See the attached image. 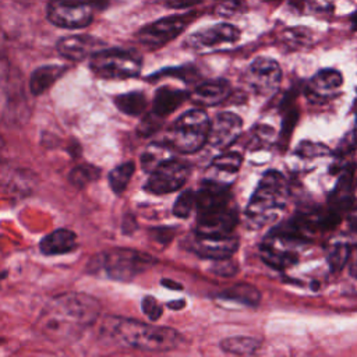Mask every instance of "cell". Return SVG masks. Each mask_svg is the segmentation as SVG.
Segmentation results:
<instances>
[{
	"label": "cell",
	"mask_w": 357,
	"mask_h": 357,
	"mask_svg": "<svg viewBox=\"0 0 357 357\" xmlns=\"http://www.w3.org/2000/svg\"><path fill=\"white\" fill-rule=\"evenodd\" d=\"M190 173L191 167L188 163L174 158H167L149 173L145 190L156 195L170 194L184 185Z\"/></svg>",
	"instance_id": "obj_11"
},
{
	"label": "cell",
	"mask_w": 357,
	"mask_h": 357,
	"mask_svg": "<svg viewBox=\"0 0 357 357\" xmlns=\"http://www.w3.org/2000/svg\"><path fill=\"white\" fill-rule=\"evenodd\" d=\"M66 66L59 64H50V66H42L32 71L29 77V91L32 95H42L46 92L64 73Z\"/></svg>",
	"instance_id": "obj_22"
},
{
	"label": "cell",
	"mask_w": 357,
	"mask_h": 357,
	"mask_svg": "<svg viewBox=\"0 0 357 357\" xmlns=\"http://www.w3.org/2000/svg\"><path fill=\"white\" fill-rule=\"evenodd\" d=\"M141 308L144 314L151 319V321H158L162 315V305L158 303V300L152 296H146L142 298Z\"/></svg>",
	"instance_id": "obj_35"
},
{
	"label": "cell",
	"mask_w": 357,
	"mask_h": 357,
	"mask_svg": "<svg viewBox=\"0 0 357 357\" xmlns=\"http://www.w3.org/2000/svg\"><path fill=\"white\" fill-rule=\"evenodd\" d=\"M194 14H176L156 20L142 26L137 33V40L148 49H159L177 38L192 21Z\"/></svg>",
	"instance_id": "obj_9"
},
{
	"label": "cell",
	"mask_w": 357,
	"mask_h": 357,
	"mask_svg": "<svg viewBox=\"0 0 357 357\" xmlns=\"http://www.w3.org/2000/svg\"><path fill=\"white\" fill-rule=\"evenodd\" d=\"M92 262L95 271H103L105 275L113 280L127 282L148 271L158 259L138 250L112 248L96 255Z\"/></svg>",
	"instance_id": "obj_5"
},
{
	"label": "cell",
	"mask_w": 357,
	"mask_h": 357,
	"mask_svg": "<svg viewBox=\"0 0 357 357\" xmlns=\"http://www.w3.org/2000/svg\"><path fill=\"white\" fill-rule=\"evenodd\" d=\"M4 148H6L4 139L0 137V160H1V158H3V152H4Z\"/></svg>",
	"instance_id": "obj_41"
},
{
	"label": "cell",
	"mask_w": 357,
	"mask_h": 357,
	"mask_svg": "<svg viewBox=\"0 0 357 357\" xmlns=\"http://www.w3.org/2000/svg\"><path fill=\"white\" fill-rule=\"evenodd\" d=\"M209 128L211 121L204 110H188L167 130L165 144L180 153L197 152L208 142Z\"/></svg>",
	"instance_id": "obj_6"
},
{
	"label": "cell",
	"mask_w": 357,
	"mask_h": 357,
	"mask_svg": "<svg viewBox=\"0 0 357 357\" xmlns=\"http://www.w3.org/2000/svg\"><path fill=\"white\" fill-rule=\"evenodd\" d=\"M213 272L218 275H223V276H230L233 273L237 272L236 264H233L230 261V258H223V259H216V264L212 266Z\"/></svg>",
	"instance_id": "obj_36"
},
{
	"label": "cell",
	"mask_w": 357,
	"mask_h": 357,
	"mask_svg": "<svg viewBox=\"0 0 357 357\" xmlns=\"http://www.w3.org/2000/svg\"><path fill=\"white\" fill-rule=\"evenodd\" d=\"M135 170V163L134 162H126L119 166H116L110 173H109V185L116 194H121L127 184L130 183L132 174Z\"/></svg>",
	"instance_id": "obj_27"
},
{
	"label": "cell",
	"mask_w": 357,
	"mask_h": 357,
	"mask_svg": "<svg viewBox=\"0 0 357 357\" xmlns=\"http://www.w3.org/2000/svg\"><path fill=\"white\" fill-rule=\"evenodd\" d=\"M170 156V148L166 144H152L149 145L141 156L142 169L151 173L159 163L166 160Z\"/></svg>",
	"instance_id": "obj_28"
},
{
	"label": "cell",
	"mask_w": 357,
	"mask_h": 357,
	"mask_svg": "<svg viewBox=\"0 0 357 357\" xmlns=\"http://www.w3.org/2000/svg\"><path fill=\"white\" fill-rule=\"evenodd\" d=\"M114 105L116 107L128 114V116H139L145 112L146 109V98L142 92H128V93H123L114 98Z\"/></svg>",
	"instance_id": "obj_23"
},
{
	"label": "cell",
	"mask_w": 357,
	"mask_h": 357,
	"mask_svg": "<svg viewBox=\"0 0 357 357\" xmlns=\"http://www.w3.org/2000/svg\"><path fill=\"white\" fill-rule=\"evenodd\" d=\"M105 47V42L91 35H71L57 40V52L67 60L81 61Z\"/></svg>",
	"instance_id": "obj_16"
},
{
	"label": "cell",
	"mask_w": 357,
	"mask_h": 357,
	"mask_svg": "<svg viewBox=\"0 0 357 357\" xmlns=\"http://www.w3.org/2000/svg\"><path fill=\"white\" fill-rule=\"evenodd\" d=\"M241 162H243V158H241L240 153H237V152H225V153L216 156L212 160V163L209 166V174L206 176L205 180L219 183V184H225V185H230L222 178V176H226V177L234 176L238 172V169L241 166Z\"/></svg>",
	"instance_id": "obj_21"
},
{
	"label": "cell",
	"mask_w": 357,
	"mask_h": 357,
	"mask_svg": "<svg viewBox=\"0 0 357 357\" xmlns=\"http://www.w3.org/2000/svg\"><path fill=\"white\" fill-rule=\"evenodd\" d=\"M351 178L353 174L351 172H347L337 183L332 199H331V209H333L337 213H342L344 209H347V206L351 204V198H353V190H351Z\"/></svg>",
	"instance_id": "obj_24"
},
{
	"label": "cell",
	"mask_w": 357,
	"mask_h": 357,
	"mask_svg": "<svg viewBox=\"0 0 357 357\" xmlns=\"http://www.w3.org/2000/svg\"><path fill=\"white\" fill-rule=\"evenodd\" d=\"M165 4L170 8H190V7H194L199 3H202L204 0H163Z\"/></svg>",
	"instance_id": "obj_37"
},
{
	"label": "cell",
	"mask_w": 357,
	"mask_h": 357,
	"mask_svg": "<svg viewBox=\"0 0 357 357\" xmlns=\"http://www.w3.org/2000/svg\"><path fill=\"white\" fill-rule=\"evenodd\" d=\"M93 8L89 0H49L46 14L56 26L78 29L92 22Z\"/></svg>",
	"instance_id": "obj_10"
},
{
	"label": "cell",
	"mask_w": 357,
	"mask_h": 357,
	"mask_svg": "<svg viewBox=\"0 0 357 357\" xmlns=\"http://www.w3.org/2000/svg\"><path fill=\"white\" fill-rule=\"evenodd\" d=\"M89 67L99 78L124 79L139 75L142 60L134 50L103 47L91 56Z\"/></svg>",
	"instance_id": "obj_7"
},
{
	"label": "cell",
	"mask_w": 357,
	"mask_h": 357,
	"mask_svg": "<svg viewBox=\"0 0 357 357\" xmlns=\"http://www.w3.org/2000/svg\"><path fill=\"white\" fill-rule=\"evenodd\" d=\"M351 25H353V29H357V11L351 15Z\"/></svg>",
	"instance_id": "obj_42"
},
{
	"label": "cell",
	"mask_w": 357,
	"mask_h": 357,
	"mask_svg": "<svg viewBox=\"0 0 357 357\" xmlns=\"http://www.w3.org/2000/svg\"><path fill=\"white\" fill-rule=\"evenodd\" d=\"M187 98H190V93L183 89L170 88V86L159 88L153 96L152 113L163 119L169 116L172 112H174L176 109H178Z\"/></svg>",
	"instance_id": "obj_19"
},
{
	"label": "cell",
	"mask_w": 357,
	"mask_h": 357,
	"mask_svg": "<svg viewBox=\"0 0 357 357\" xmlns=\"http://www.w3.org/2000/svg\"><path fill=\"white\" fill-rule=\"evenodd\" d=\"M100 333L119 347L149 353L170 351L181 343V335L173 328L116 315L106 317Z\"/></svg>",
	"instance_id": "obj_2"
},
{
	"label": "cell",
	"mask_w": 357,
	"mask_h": 357,
	"mask_svg": "<svg viewBox=\"0 0 357 357\" xmlns=\"http://www.w3.org/2000/svg\"><path fill=\"white\" fill-rule=\"evenodd\" d=\"M350 247L346 243H335L328 250V262L332 271H340L350 258Z\"/></svg>",
	"instance_id": "obj_30"
},
{
	"label": "cell",
	"mask_w": 357,
	"mask_h": 357,
	"mask_svg": "<svg viewBox=\"0 0 357 357\" xmlns=\"http://www.w3.org/2000/svg\"><path fill=\"white\" fill-rule=\"evenodd\" d=\"M307 241L283 227H276L261 243L259 255L265 264L275 269H284L297 262Z\"/></svg>",
	"instance_id": "obj_8"
},
{
	"label": "cell",
	"mask_w": 357,
	"mask_h": 357,
	"mask_svg": "<svg viewBox=\"0 0 357 357\" xmlns=\"http://www.w3.org/2000/svg\"><path fill=\"white\" fill-rule=\"evenodd\" d=\"M336 0H291L290 4L297 11H328Z\"/></svg>",
	"instance_id": "obj_33"
},
{
	"label": "cell",
	"mask_w": 357,
	"mask_h": 357,
	"mask_svg": "<svg viewBox=\"0 0 357 357\" xmlns=\"http://www.w3.org/2000/svg\"><path fill=\"white\" fill-rule=\"evenodd\" d=\"M230 91V84L226 79H211L197 85L190 93V99L198 106H215L223 102Z\"/></svg>",
	"instance_id": "obj_18"
},
{
	"label": "cell",
	"mask_w": 357,
	"mask_h": 357,
	"mask_svg": "<svg viewBox=\"0 0 357 357\" xmlns=\"http://www.w3.org/2000/svg\"><path fill=\"white\" fill-rule=\"evenodd\" d=\"M289 185L284 176L271 170L258 183L245 209V219L251 229H261L275 222L286 208Z\"/></svg>",
	"instance_id": "obj_4"
},
{
	"label": "cell",
	"mask_w": 357,
	"mask_h": 357,
	"mask_svg": "<svg viewBox=\"0 0 357 357\" xmlns=\"http://www.w3.org/2000/svg\"><path fill=\"white\" fill-rule=\"evenodd\" d=\"M77 236L68 229H57L45 236L39 243V250L45 255H60L75 250Z\"/></svg>",
	"instance_id": "obj_20"
},
{
	"label": "cell",
	"mask_w": 357,
	"mask_h": 357,
	"mask_svg": "<svg viewBox=\"0 0 357 357\" xmlns=\"http://www.w3.org/2000/svg\"><path fill=\"white\" fill-rule=\"evenodd\" d=\"M21 1H26V0H21Z\"/></svg>",
	"instance_id": "obj_43"
},
{
	"label": "cell",
	"mask_w": 357,
	"mask_h": 357,
	"mask_svg": "<svg viewBox=\"0 0 357 357\" xmlns=\"http://www.w3.org/2000/svg\"><path fill=\"white\" fill-rule=\"evenodd\" d=\"M350 273L357 278V248L353 251V254H350Z\"/></svg>",
	"instance_id": "obj_38"
},
{
	"label": "cell",
	"mask_w": 357,
	"mask_h": 357,
	"mask_svg": "<svg viewBox=\"0 0 357 357\" xmlns=\"http://www.w3.org/2000/svg\"><path fill=\"white\" fill-rule=\"evenodd\" d=\"M100 176V169L93 166V165H79L75 166L71 172H70V183L77 187V188H84L86 187L89 183L98 180V177Z\"/></svg>",
	"instance_id": "obj_29"
},
{
	"label": "cell",
	"mask_w": 357,
	"mask_h": 357,
	"mask_svg": "<svg viewBox=\"0 0 357 357\" xmlns=\"http://www.w3.org/2000/svg\"><path fill=\"white\" fill-rule=\"evenodd\" d=\"M197 229L201 236L233 234L237 225V211L231 201L229 185L204 180L195 192Z\"/></svg>",
	"instance_id": "obj_3"
},
{
	"label": "cell",
	"mask_w": 357,
	"mask_h": 357,
	"mask_svg": "<svg viewBox=\"0 0 357 357\" xmlns=\"http://www.w3.org/2000/svg\"><path fill=\"white\" fill-rule=\"evenodd\" d=\"M187 247L194 254L202 258H211L216 261V259L230 258L238 247V238L234 234L201 236L194 233Z\"/></svg>",
	"instance_id": "obj_14"
},
{
	"label": "cell",
	"mask_w": 357,
	"mask_h": 357,
	"mask_svg": "<svg viewBox=\"0 0 357 357\" xmlns=\"http://www.w3.org/2000/svg\"><path fill=\"white\" fill-rule=\"evenodd\" d=\"M100 315L99 301L85 293L53 297L36 319L38 332L53 343L68 344L93 325Z\"/></svg>",
	"instance_id": "obj_1"
},
{
	"label": "cell",
	"mask_w": 357,
	"mask_h": 357,
	"mask_svg": "<svg viewBox=\"0 0 357 357\" xmlns=\"http://www.w3.org/2000/svg\"><path fill=\"white\" fill-rule=\"evenodd\" d=\"M245 6L244 0H222L216 7V13L223 17H230L243 13L247 8Z\"/></svg>",
	"instance_id": "obj_34"
},
{
	"label": "cell",
	"mask_w": 357,
	"mask_h": 357,
	"mask_svg": "<svg viewBox=\"0 0 357 357\" xmlns=\"http://www.w3.org/2000/svg\"><path fill=\"white\" fill-rule=\"evenodd\" d=\"M219 297L227 298V300H234L247 305H257L259 303V291L254 286L250 284H236L233 287L226 289L223 293L219 294Z\"/></svg>",
	"instance_id": "obj_26"
},
{
	"label": "cell",
	"mask_w": 357,
	"mask_h": 357,
	"mask_svg": "<svg viewBox=\"0 0 357 357\" xmlns=\"http://www.w3.org/2000/svg\"><path fill=\"white\" fill-rule=\"evenodd\" d=\"M240 39V29L231 24L220 22L192 32L185 39V46L194 50L213 49L222 45L234 43Z\"/></svg>",
	"instance_id": "obj_13"
},
{
	"label": "cell",
	"mask_w": 357,
	"mask_h": 357,
	"mask_svg": "<svg viewBox=\"0 0 357 357\" xmlns=\"http://www.w3.org/2000/svg\"><path fill=\"white\" fill-rule=\"evenodd\" d=\"M160 283H162L163 286H166V287H170V289H177V290L181 289V284H178V283H176V282H173V280H169V279H163Z\"/></svg>",
	"instance_id": "obj_40"
},
{
	"label": "cell",
	"mask_w": 357,
	"mask_h": 357,
	"mask_svg": "<svg viewBox=\"0 0 357 357\" xmlns=\"http://www.w3.org/2000/svg\"><path fill=\"white\" fill-rule=\"evenodd\" d=\"M195 208V192L192 190H185L183 191L174 205H173V215L177 218H187Z\"/></svg>",
	"instance_id": "obj_32"
},
{
	"label": "cell",
	"mask_w": 357,
	"mask_h": 357,
	"mask_svg": "<svg viewBox=\"0 0 357 357\" xmlns=\"http://www.w3.org/2000/svg\"><path fill=\"white\" fill-rule=\"evenodd\" d=\"M243 120L230 112L219 113L211 123L208 144L218 149H225L231 145L241 134Z\"/></svg>",
	"instance_id": "obj_15"
},
{
	"label": "cell",
	"mask_w": 357,
	"mask_h": 357,
	"mask_svg": "<svg viewBox=\"0 0 357 357\" xmlns=\"http://www.w3.org/2000/svg\"><path fill=\"white\" fill-rule=\"evenodd\" d=\"M185 305V301L184 300H174V301H170L167 303V307L172 308V310H180Z\"/></svg>",
	"instance_id": "obj_39"
},
{
	"label": "cell",
	"mask_w": 357,
	"mask_h": 357,
	"mask_svg": "<svg viewBox=\"0 0 357 357\" xmlns=\"http://www.w3.org/2000/svg\"><path fill=\"white\" fill-rule=\"evenodd\" d=\"M314 32L307 29L305 26H294L286 29L282 33V40L286 42L289 46H305L312 42Z\"/></svg>",
	"instance_id": "obj_31"
},
{
	"label": "cell",
	"mask_w": 357,
	"mask_h": 357,
	"mask_svg": "<svg viewBox=\"0 0 357 357\" xmlns=\"http://www.w3.org/2000/svg\"><path fill=\"white\" fill-rule=\"evenodd\" d=\"M259 347V342L250 336H231L220 342V349L230 354H252Z\"/></svg>",
	"instance_id": "obj_25"
},
{
	"label": "cell",
	"mask_w": 357,
	"mask_h": 357,
	"mask_svg": "<svg viewBox=\"0 0 357 357\" xmlns=\"http://www.w3.org/2000/svg\"><path fill=\"white\" fill-rule=\"evenodd\" d=\"M342 84H343V77L337 70L325 68V70H319L310 79L307 92L308 95H311L312 99L326 100L340 89Z\"/></svg>",
	"instance_id": "obj_17"
},
{
	"label": "cell",
	"mask_w": 357,
	"mask_h": 357,
	"mask_svg": "<svg viewBox=\"0 0 357 357\" xmlns=\"http://www.w3.org/2000/svg\"><path fill=\"white\" fill-rule=\"evenodd\" d=\"M280 66L269 57H257L245 73V82L258 95H272L280 84Z\"/></svg>",
	"instance_id": "obj_12"
}]
</instances>
